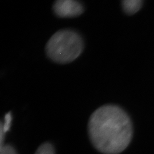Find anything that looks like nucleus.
Here are the masks:
<instances>
[{
  "instance_id": "1",
  "label": "nucleus",
  "mask_w": 154,
  "mask_h": 154,
  "mask_svg": "<svg viewBox=\"0 0 154 154\" xmlns=\"http://www.w3.org/2000/svg\"><path fill=\"white\" fill-rule=\"evenodd\" d=\"M88 131L91 142L99 152L118 154L126 149L131 140L132 123L120 107L103 105L90 116Z\"/></svg>"
},
{
  "instance_id": "2",
  "label": "nucleus",
  "mask_w": 154,
  "mask_h": 154,
  "mask_svg": "<svg viewBox=\"0 0 154 154\" xmlns=\"http://www.w3.org/2000/svg\"><path fill=\"white\" fill-rule=\"evenodd\" d=\"M83 48V40L79 33L72 29H62L50 37L45 51L51 61L65 64L75 60L82 54Z\"/></svg>"
},
{
  "instance_id": "3",
  "label": "nucleus",
  "mask_w": 154,
  "mask_h": 154,
  "mask_svg": "<svg viewBox=\"0 0 154 154\" xmlns=\"http://www.w3.org/2000/svg\"><path fill=\"white\" fill-rule=\"evenodd\" d=\"M53 10L60 17H74L82 14L84 7L75 0H57L53 5Z\"/></svg>"
},
{
  "instance_id": "4",
  "label": "nucleus",
  "mask_w": 154,
  "mask_h": 154,
  "mask_svg": "<svg viewBox=\"0 0 154 154\" xmlns=\"http://www.w3.org/2000/svg\"><path fill=\"white\" fill-rule=\"evenodd\" d=\"M142 3L141 0H124L122 1V6L127 14H134L140 10Z\"/></svg>"
},
{
  "instance_id": "5",
  "label": "nucleus",
  "mask_w": 154,
  "mask_h": 154,
  "mask_svg": "<svg viewBox=\"0 0 154 154\" xmlns=\"http://www.w3.org/2000/svg\"><path fill=\"white\" fill-rule=\"evenodd\" d=\"M34 154H55L54 149L49 143H44L41 145Z\"/></svg>"
},
{
  "instance_id": "6",
  "label": "nucleus",
  "mask_w": 154,
  "mask_h": 154,
  "mask_svg": "<svg viewBox=\"0 0 154 154\" xmlns=\"http://www.w3.org/2000/svg\"><path fill=\"white\" fill-rule=\"evenodd\" d=\"M11 119H12V117H11V113L9 112L5 116L4 123H1V127H2L5 133L7 132L8 131H9L11 125Z\"/></svg>"
},
{
  "instance_id": "7",
  "label": "nucleus",
  "mask_w": 154,
  "mask_h": 154,
  "mask_svg": "<svg viewBox=\"0 0 154 154\" xmlns=\"http://www.w3.org/2000/svg\"><path fill=\"white\" fill-rule=\"evenodd\" d=\"M0 154H17L16 151L10 145H3L0 147Z\"/></svg>"
}]
</instances>
